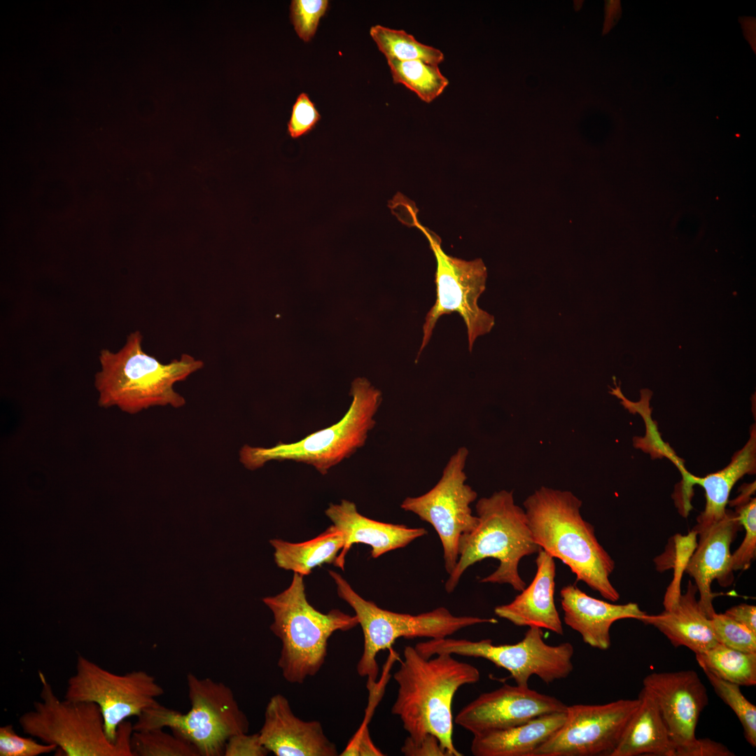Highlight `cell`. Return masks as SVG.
Masks as SVG:
<instances>
[{
	"label": "cell",
	"mask_w": 756,
	"mask_h": 756,
	"mask_svg": "<svg viewBox=\"0 0 756 756\" xmlns=\"http://www.w3.org/2000/svg\"><path fill=\"white\" fill-rule=\"evenodd\" d=\"M479 522L460 540L457 564L445 582L448 593L454 590L464 572L486 558L499 561L496 570L482 578V583L508 584L518 592L526 587L519 564L541 549L533 540L525 510L514 503L512 491L501 490L476 504Z\"/></svg>",
	"instance_id": "cell-4"
},
{
	"label": "cell",
	"mask_w": 756,
	"mask_h": 756,
	"mask_svg": "<svg viewBox=\"0 0 756 756\" xmlns=\"http://www.w3.org/2000/svg\"><path fill=\"white\" fill-rule=\"evenodd\" d=\"M325 513L343 537L344 546L334 563L342 569H344L345 556L355 543L370 545L371 556L377 558L404 547L428 533L424 528H410L368 518L358 512L354 503L347 500L330 504Z\"/></svg>",
	"instance_id": "cell-19"
},
{
	"label": "cell",
	"mask_w": 756,
	"mask_h": 756,
	"mask_svg": "<svg viewBox=\"0 0 756 756\" xmlns=\"http://www.w3.org/2000/svg\"><path fill=\"white\" fill-rule=\"evenodd\" d=\"M566 711L543 715L524 724L473 736L470 751L475 756H531L563 725Z\"/></svg>",
	"instance_id": "cell-23"
},
{
	"label": "cell",
	"mask_w": 756,
	"mask_h": 756,
	"mask_svg": "<svg viewBox=\"0 0 756 756\" xmlns=\"http://www.w3.org/2000/svg\"><path fill=\"white\" fill-rule=\"evenodd\" d=\"M727 615L756 633V606L741 603L727 609Z\"/></svg>",
	"instance_id": "cell-41"
},
{
	"label": "cell",
	"mask_w": 756,
	"mask_h": 756,
	"mask_svg": "<svg viewBox=\"0 0 756 756\" xmlns=\"http://www.w3.org/2000/svg\"><path fill=\"white\" fill-rule=\"evenodd\" d=\"M435 656L426 658L415 647H405L403 659L393 675L398 689L391 713L399 717L412 742L418 743L430 734L449 756H461L452 739L451 705L458 690L478 682L480 673L451 654Z\"/></svg>",
	"instance_id": "cell-1"
},
{
	"label": "cell",
	"mask_w": 756,
	"mask_h": 756,
	"mask_svg": "<svg viewBox=\"0 0 756 756\" xmlns=\"http://www.w3.org/2000/svg\"><path fill=\"white\" fill-rule=\"evenodd\" d=\"M262 601L274 616L271 631L282 644L278 666L291 683H302L318 672L327 655L328 640L335 631L358 624L356 615L338 609L326 614L316 610L307 599L303 576L297 573L286 589Z\"/></svg>",
	"instance_id": "cell-5"
},
{
	"label": "cell",
	"mask_w": 756,
	"mask_h": 756,
	"mask_svg": "<svg viewBox=\"0 0 756 756\" xmlns=\"http://www.w3.org/2000/svg\"><path fill=\"white\" fill-rule=\"evenodd\" d=\"M190 709L185 713L159 702L144 710L132 724L133 731L169 728L192 743L200 756L223 755L227 740L248 733L249 722L232 690L211 678L187 675Z\"/></svg>",
	"instance_id": "cell-8"
},
{
	"label": "cell",
	"mask_w": 756,
	"mask_h": 756,
	"mask_svg": "<svg viewBox=\"0 0 756 756\" xmlns=\"http://www.w3.org/2000/svg\"><path fill=\"white\" fill-rule=\"evenodd\" d=\"M321 115L306 93L298 97L288 122V134L293 139H298L309 133L315 128Z\"/></svg>",
	"instance_id": "cell-36"
},
{
	"label": "cell",
	"mask_w": 756,
	"mask_h": 756,
	"mask_svg": "<svg viewBox=\"0 0 756 756\" xmlns=\"http://www.w3.org/2000/svg\"><path fill=\"white\" fill-rule=\"evenodd\" d=\"M41 701L18 719L23 732L53 744L65 756H133L132 724L123 722L115 741L106 736L104 718L94 703L59 699L41 671Z\"/></svg>",
	"instance_id": "cell-7"
},
{
	"label": "cell",
	"mask_w": 756,
	"mask_h": 756,
	"mask_svg": "<svg viewBox=\"0 0 756 756\" xmlns=\"http://www.w3.org/2000/svg\"><path fill=\"white\" fill-rule=\"evenodd\" d=\"M468 453L465 447L458 448L431 489L419 496L407 497L400 505L402 510L414 513L434 528L442 543L449 575L458 559L461 538L471 533L479 522L470 508L477 493L466 484L464 471Z\"/></svg>",
	"instance_id": "cell-13"
},
{
	"label": "cell",
	"mask_w": 756,
	"mask_h": 756,
	"mask_svg": "<svg viewBox=\"0 0 756 756\" xmlns=\"http://www.w3.org/2000/svg\"><path fill=\"white\" fill-rule=\"evenodd\" d=\"M274 560L279 568L292 570L302 576L323 564L335 563L344 546L341 532L331 525L324 532L309 540L293 543L272 539Z\"/></svg>",
	"instance_id": "cell-26"
},
{
	"label": "cell",
	"mask_w": 756,
	"mask_h": 756,
	"mask_svg": "<svg viewBox=\"0 0 756 756\" xmlns=\"http://www.w3.org/2000/svg\"><path fill=\"white\" fill-rule=\"evenodd\" d=\"M638 704L637 698L567 706L563 725L531 756H610Z\"/></svg>",
	"instance_id": "cell-14"
},
{
	"label": "cell",
	"mask_w": 756,
	"mask_h": 756,
	"mask_svg": "<svg viewBox=\"0 0 756 756\" xmlns=\"http://www.w3.org/2000/svg\"><path fill=\"white\" fill-rule=\"evenodd\" d=\"M329 574L337 585L338 596L354 609L358 624L362 628L363 651L356 669L360 676L368 678L367 687L369 692L377 686V654L382 650L391 648L398 638H441L468 626L498 622L494 618L455 616L444 607L418 615L384 610L374 602L362 598L337 573L330 570Z\"/></svg>",
	"instance_id": "cell-9"
},
{
	"label": "cell",
	"mask_w": 756,
	"mask_h": 756,
	"mask_svg": "<svg viewBox=\"0 0 756 756\" xmlns=\"http://www.w3.org/2000/svg\"><path fill=\"white\" fill-rule=\"evenodd\" d=\"M704 671L739 686L756 685V652H744L718 643L696 654Z\"/></svg>",
	"instance_id": "cell-27"
},
{
	"label": "cell",
	"mask_w": 756,
	"mask_h": 756,
	"mask_svg": "<svg viewBox=\"0 0 756 756\" xmlns=\"http://www.w3.org/2000/svg\"><path fill=\"white\" fill-rule=\"evenodd\" d=\"M142 340L143 335L136 330L118 351H100L101 368L94 379L100 407L115 406L134 414L155 406L179 408L186 405V399L174 386L201 370L204 362L183 354L162 363L144 351Z\"/></svg>",
	"instance_id": "cell-3"
},
{
	"label": "cell",
	"mask_w": 756,
	"mask_h": 756,
	"mask_svg": "<svg viewBox=\"0 0 756 756\" xmlns=\"http://www.w3.org/2000/svg\"><path fill=\"white\" fill-rule=\"evenodd\" d=\"M419 652L429 658L440 653L482 658L507 670L519 686L528 687L531 676L546 684L567 678L573 670L574 648L564 642L551 645L543 631L528 627L524 638L514 644L494 645L490 639L473 641L451 638H433L418 644Z\"/></svg>",
	"instance_id": "cell-10"
},
{
	"label": "cell",
	"mask_w": 756,
	"mask_h": 756,
	"mask_svg": "<svg viewBox=\"0 0 756 756\" xmlns=\"http://www.w3.org/2000/svg\"><path fill=\"white\" fill-rule=\"evenodd\" d=\"M387 62L393 82L404 85L424 102H433L449 85L438 65L421 60L388 59Z\"/></svg>",
	"instance_id": "cell-29"
},
{
	"label": "cell",
	"mask_w": 756,
	"mask_h": 756,
	"mask_svg": "<svg viewBox=\"0 0 756 756\" xmlns=\"http://www.w3.org/2000/svg\"><path fill=\"white\" fill-rule=\"evenodd\" d=\"M582 501L568 491L541 487L524 502L527 523L535 542L608 601L620 594L610 581L615 561L599 543L594 527L585 521Z\"/></svg>",
	"instance_id": "cell-2"
},
{
	"label": "cell",
	"mask_w": 756,
	"mask_h": 756,
	"mask_svg": "<svg viewBox=\"0 0 756 756\" xmlns=\"http://www.w3.org/2000/svg\"><path fill=\"white\" fill-rule=\"evenodd\" d=\"M740 528L736 512L727 510L722 519L696 533L699 541L685 567L684 571L694 580L699 606L709 618L715 612L713 581L716 580L722 587L734 581L730 546Z\"/></svg>",
	"instance_id": "cell-17"
},
{
	"label": "cell",
	"mask_w": 756,
	"mask_h": 756,
	"mask_svg": "<svg viewBox=\"0 0 756 756\" xmlns=\"http://www.w3.org/2000/svg\"><path fill=\"white\" fill-rule=\"evenodd\" d=\"M34 737H23L17 734L12 724L0 727L1 756H38L57 750L53 744L39 743Z\"/></svg>",
	"instance_id": "cell-35"
},
{
	"label": "cell",
	"mask_w": 756,
	"mask_h": 756,
	"mask_svg": "<svg viewBox=\"0 0 756 756\" xmlns=\"http://www.w3.org/2000/svg\"><path fill=\"white\" fill-rule=\"evenodd\" d=\"M697 588L690 580L687 590L657 615L645 613L640 621L657 629L676 647L684 646L695 654L704 652L718 643L710 619L696 598Z\"/></svg>",
	"instance_id": "cell-22"
},
{
	"label": "cell",
	"mask_w": 756,
	"mask_h": 756,
	"mask_svg": "<svg viewBox=\"0 0 756 756\" xmlns=\"http://www.w3.org/2000/svg\"><path fill=\"white\" fill-rule=\"evenodd\" d=\"M342 755H384L373 743L367 724H364L351 738Z\"/></svg>",
	"instance_id": "cell-40"
},
{
	"label": "cell",
	"mask_w": 756,
	"mask_h": 756,
	"mask_svg": "<svg viewBox=\"0 0 756 756\" xmlns=\"http://www.w3.org/2000/svg\"><path fill=\"white\" fill-rule=\"evenodd\" d=\"M643 683L657 704L675 750L694 743L700 714L708 704L698 674L693 670L652 673Z\"/></svg>",
	"instance_id": "cell-16"
},
{
	"label": "cell",
	"mask_w": 756,
	"mask_h": 756,
	"mask_svg": "<svg viewBox=\"0 0 756 756\" xmlns=\"http://www.w3.org/2000/svg\"><path fill=\"white\" fill-rule=\"evenodd\" d=\"M537 570L531 584L510 603L498 606L495 614L518 626H536L564 634L554 594L556 566L554 558L540 549L536 559Z\"/></svg>",
	"instance_id": "cell-21"
},
{
	"label": "cell",
	"mask_w": 756,
	"mask_h": 756,
	"mask_svg": "<svg viewBox=\"0 0 756 756\" xmlns=\"http://www.w3.org/2000/svg\"><path fill=\"white\" fill-rule=\"evenodd\" d=\"M269 752L261 743L258 733H240L232 736L227 740L223 755L265 756Z\"/></svg>",
	"instance_id": "cell-37"
},
{
	"label": "cell",
	"mask_w": 756,
	"mask_h": 756,
	"mask_svg": "<svg viewBox=\"0 0 756 756\" xmlns=\"http://www.w3.org/2000/svg\"><path fill=\"white\" fill-rule=\"evenodd\" d=\"M755 490V483L743 488L733 500L736 514L745 536L741 545L731 555V568L734 570L749 568L756 556V499L750 495Z\"/></svg>",
	"instance_id": "cell-30"
},
{
	"label": "cell",
	"mask_w": 756,
	"mask_h": 756,
	"mask_svg": "<svg viewBox=\"0 0 756 756\" xmlns=\"http://www.w3.org/2000/svg\"><path fill=\"white\" fill-rule=\"evenodd\" d=\"M401 752L406 756H449L439 739L430 734L418 743H413L407 738L401 747Z\"/></svg>",
	"instance_id": "cell-39"
},
{
	"label": "cell",
	"mask_w": 756,
	"mask_h": 756,
	"mask_svg": "<svg viewBox=\"0 0 756 756\" xmlns=\"http://www.w3.org/2000/svg\"><path fill=\"white\" fill-rule=\"evenodd\" d=\"M329 5L327 0H293L290 4V20L298 36L305 42L314 36L320 19Z\"/></svg>",
	"instance_id": "cell-34"
},
{
	"label": "cell",
	"mask_w": 756,
	"mask_h": 756,
	"mask_svg": "<svg viewBox=\"0 0 756 756\" xmlns=\"http://www.w3.org/2000/svg\"><path fill=\"white\" fill-rule=\"evenodd\" d=\"M163 694L155 677L144 671L116 674L79 655L76 671L67 681L64 699L96 704L106 736L114 742L123 722L158 703Z\"/></svg>",
	"instance_id": "cell-12"
},
{
	"label": "cell",
	"mask_w": 756,
	"mask_h": 756,
	"mask_svg": "<svg viewBox=\"0 0 756 756\" xmlns=\"http://www.w3.org/2000/svg\"><path fill=\"white\" fill-rule=\"evenodd\" d=\"M718 696L734 712L739 720L747 742L756 746V706L742 694L740 686L704 671Z\"/></svg>",
	"instance_id": "cell-32"
},
{
	"label": "cell",
	"mask_w": 756,
	"mask_h": 756,
	"mask_svg": "<svg viewBox=\"0 0 756 756\" xmlns=\"http://www.w3.org/2000/svg\"><path fill=\"white\" fill-rule=\"evenodd\" d=\"M351 394V405L336 424L295 442H279L271 447L244 444L239 452V461L248 470H255L272 461H291L311 465L326 475L364 446L376 424L381 392L367 379L359 378L354 382Z\"/></svg>",
	"instance_id": "cell-6"
},
{
	"label": "cell",
	"mask_w": 756,
	"mask_h": 756,
	"mask_svg": "<svg viewBox=\"0 0 756 756\" xmlns=\"http://www.w3.org/2000/svg\"><path fill=\"white\" fill-rule=\"evenodd\" d=\"M262 745L276 756H336L335 743L325 735L317 720L304 721L295 715L288 699L272 696L258 732Z\"/></svg>",
	"instance_id": "cell-18"
},
{
	"label": "cell",
	"mask_w": 756,
	"mask_h": 756,
	"mask_svg": "<svg viewBox=\"0 0 756 756\" xmlns=\"http://www.w3.org/2000/svg\"><path fill=\"white\" fill-rule=\"evenodd\" d=\"M639 704L610 756H673L675 746L659 709L644 687Z\"/></svg>",
	"instance_id": "cell-25"
},
{
	"label": "cell",
	"mask_w": 756,
	"mask_h": 756,
	"mask_svg": "<svg viewBox=\"0 0 756 756\" xmlns=\"http://www.w3.org/2000/svg\"><path fill=\"white\" fill-rule=\"evenodd\" d=\"M554 696L528 687L503 685L482 693L457 713L454 722L473 736L524 724L539 716L566 711Z\"/></svg>",
	"instance_id": "cell-15"
},
{
	"label": "cell",
	"mask_w": 756,
	"mask_h": 756,
	"mask_svg": "<svg viewBox=\"0 0 756 756\" xmlns=\"http://www.w3.org/2000/svg\"><path fill=\"white\" fill-rule=\"evenodd\" d=\"M755 469L756 430L754 425L748 441L733 456L725 468L704 477L690 473L683 477L686 484H699L705 491L706 506L697 517L696 524L692 530L696 534L725 516L726 506L734 485L745 475L755 473Z\"/></svg>",
	"instance_id": "cell-24"
},
{
	"label": "cell",
	"mask_w": 756,
	"mask_h": 756,
	"mask_svg": "<svg viewBox=\"0 0 756 756\" xmlns=\"http://www.w3.org/2000/svg\"><path fill=\"white\" fill-rule=\"evenodd\" d=\"M724 744L710 738H697L691 745L678 748L673 756H733Z\"/></svg>",
	"instance_id": "cell-38"
},
{
	"label": "cell",
	"mask_w": 756,
	"mask_h": 756,
	"mask_svg": "<svg viewBox=\"0 0 756 756\" xmlns=\"http://www.w3.org/2000/svg\"><path fill=\"white\" fill-rule=\"evenodd\" d=\"M412 222L426 237L436 260V300L425 317L423 338L416 359L430 341L438 319L457 313L465 324L469 351L476 339L489 333L495 324L493 316L481 309L478 299L486 288L487 271L481 258L465 260L449 255L440 238L423 226L412 214Z\"/></svg>",
	"instance_id": "cell-11"
},
{
	"label": "cell",
	"mask_w": 756,
	"mask_h": 756,
	"mask_svg": "<svg viewBox=\"0 0 756 756\" xmlns=\"http://www.w3.org/2000/svg\"><path fill=\"white\" fill-rule=\"evenodd\" d=\"M710 619L718 643L744 652H756V633L725 613L715 612Z\"/></svg>",
	"instance_id": "cell-33"
},
{
	"label": "cell",
	"mask_w": 756,
	"mask_h": 756,
	"mask_svg": "<svg viewBox=\"0 0 756 756\" xmlns=\"http://www.w3.org/2000/svg\"><path fill=\"white\" fill-rule=\"evenodd\" d=\"M370 34L387 60H421L438 65L444 59L440 50L421 43L405 30L377 24L370 28Z\"/></svg>",
	"instance_id": "cell-28"
},
{
	"label": "cell",
	"mask_w": 756,
	"mask_h": 756,
	"mask_svg": "<svg viewBox=\"0 0 756 756\" xmlns=\"http://www.w3.org/2000/svg\"><path fill=\"white\" fill-rule=\"evenodd\" d=\"M130 745L133 756H200L192 743L160 728L133 731Z\"/></svg>",
	"instance_id": "cell-31"
},
{
	"label": "cell",
	"mask_w": 756,
	"mask_h": 756,
	"mask_svg": "<svg viewBox=\"0 0 756 756\" xmlns=\"http://www.w3.org/2000/svg\"><path fill=\"white\" fill-rule=\"evenodd\" d=\"M564 621L592 648L606 650L610 646V629L622 619H640L646 613L636 603L614 604L592 597L573 584L560 591Z\"/></svg>",
	"instance_id": "cell-20"
}]
</instances>
